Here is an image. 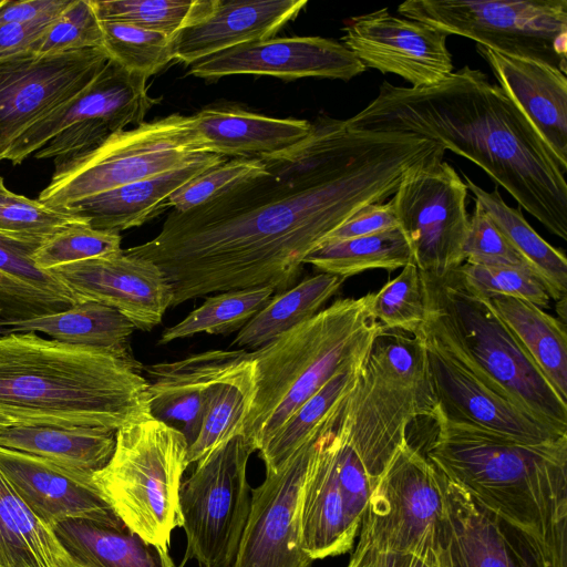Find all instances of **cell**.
Wrapping results in <instances>:
<instances>
[{
    "label": "cell",
    "instance_id": "2e32d148",
    "mask_svg": "<svg viewBox=\"0 0 567 567\" xmlns=\"http://www.w3.org/2000/svg\"><path fill=\"white\" fill-rule=\"evenodd\" d=\"M341 43L364 65L401 76L411 87L434 85L454 71L447 34L388 8L352 17Z\"/></svg>",
    "mask_w": 567,
    "mask_h": 567
},
{
    "label": "cell",
    "instance_id": "f35d334b",
    "mask_svg": "<svg viewBox=\"0 0 567 567\" xmlns=\"http://www.w3.org/2000/svg\"><path fill=\"white\" fill-rule=\"evenodd\" d=\"M275 293L269 286L236 289L209 296L182 321L166 328L158 344L198 333L229 334L240 330Z\"/></svg>",
    "mask_w": 567,
    "mask_h": 567
},
{
    "label": "cell",
    "instance_id": "f546056e",
    "mask_svg": "<svg viewBox=\"0 0 567 567\" xmlns=\"http://www.w3.org/2000/svg\"><path fill=\"white\" fill-rule=\"evenodd\" d=\"M134 329L116 309L92 300L48 316L0 321V334L41 332L55 341L105 350L127 360H134L130 347Z\"/></svg>",
    "mask_w": 567,
    "mask_h": 567
},
{
    "label": "cell",
    "instance_id": "603a6c76",
    "mask_svg": "<svg viewBox=\"0 0 567 567\" xmlns=\"http://www.w3.org/2000/svg\"><path fill=\"white\" fill-rule=\"evenodd\" d=\"M444 481L446 509L434 551L437 567H540L515 533L458 485Z\"/></svg>",
    "mask_w": 567,
    "mask_h": 567
},
{
    "label": "cell",
    "instance_id": "4fadbf2b",
    "mask_svg": "<svg viewBox=\"0 0 567 567\" xmlns=\"http://www.w3.org/2000/svg\"><path fill=\"white\" fill-rule=\"evenodd\" d=\"M441 151L408 171L391 199L422 276L445 279L463 262L468 189Z\"/></svg>",
    "mask_w": 567,
    "mask_h": 567
},
{
    "label": "cell",
    "instance_id": "b9f144b4",
    "mask_svg": "<svg viewBox=\"0 0 567 567\" xmlns=\"http://www.w3.org/2000/svg\"><path fill=\"white\" fill-rule=\"evenodd\" d=\"M401 269L380 290L369 293V311L383 330L415 336L426 313L423 280L413 260Z\"/></svg>",
    "mask_w": 567,
    "mask_h": 567
},
{
    "label": "cell",
    "instance_id": "484cf974",
    "mask_svg": "<svg viewBox=\"0 0 567 567\" xmlns=\"http://www.w3.org/2000/svg\"><path fill=\"white\" fill-rule=\"evenodd\" d=\"M498 86L524 113L558 158L567 164V76L547 63L477 45Z\"/></svg>",
    "mask_w": 567,
    "mask_h": 567
},
{
    "label": "cell",
    "instance_id": "3957f363",
    "mask_svg": "<svg viewBox=\"0 0 567 567\" xmlns=\"http://www.w3.org/2000/svg\"><path fill=\"white\" fill-rule=\"evenodd\" d=\"M427 460L497 517L540 567H567V435L523 443L443 419Z\"/></svg>",
    "mask_w": 567,
    "mask_h": 567
},
{
    "label": "cell",
    "instance_id": "44dd1931",
    "mask_svg": "<svg viewBox=\"0 0 567 567\" xmlns=\"http://www.w3.org/2000/svg\"><path fill=\"white\" fill-rule=\"evenodd\" d=\"M436 396L434 419L467 425L523 443L561 437L484 385L455 360L423 343Z\"/></svg>",
    "mask_w": 567,
    "mask_h": 567
},
{
    "label": "cell",
    "instance_id": "f907efd6",
    "mask_svg": "<svg viewBox=\"0 0 567 567\" xmlns=\"http://www.w3.org/2000/svg\"><path fill=\"white\" fill-rule=\"evenodd\" d=\"M37 248L0 236V271L78 302L54 275L34 265L31 255Z\"/></svg>",
    "mask_w": 567,
    "mask_h": 567
},
{
    "label": "cell",
    "instance_id": "681fc988",
    "mask_svg": "<svg viewBox=\"0 0 567 567\" xmlns=\"http://www.w3.org/2000/svg\"><path fill=\"white\" fill-rule=\"evenodd\" d=\"M73 300L43 290L0 271V321H17L56 313Z\"/></svg>",
    "mask_w": 567,
    "mask_h": 567
},
{
    "label": "cell",
    "instance_id": "7402d4cb",
    "mask_svg": "<svg viewBox=\"0 0 567 567\" xmlns=\"http://www.w3.org/2000/svg\"><path fill=\"white\" fill-rule=\"evenodd\" d=\"M341 404L316 441L300 494V545L312 560L349 551L362 523L352 509L337 472L333 426Z\"/></svg>",
    "mask_w": 567,
    "mask_h": 567
},
{
    "label": "cell",
    "instance_id": "6f0895ef",
    "mask_svg": "<svg viewBox=\"0 0 567 567\" xmlns=\"http://www.w3.org/2000/svg\"><path fill=\"white\" fill-rule=\"evenodd\" d=\"M7 0H0V8L6 3Z\"/></svg>",
    "mask_w": 567,
    "mask_h": 567
},
{
    "label": "cell",
    "instance_id": "e575fe53",
    "mask_svg": "<svg viewBox=\"0 0 567 567\" xmlns=\"http://www.w3.org/2000/svg\"><path fill=\"white\" fill-rule=\"evenodd\" d=\"M344 280L320 272L277 293L239 330L231 344L245 350L264 347L318 313Z\"/></svg>",
    "mask_w": 567,
    "mask_h": 567
},
{
    "label": "cell",
    "instance_id": "52a82bcc",
    "mask_svg": "<svg viewBox=\"0 0 567 567\" xmlns=\"http://www.w3.org/2000/svg\"><path fill=\"white\" fill-rule=\"evenodd\" d=\"M436 405L422 340L403 331L381 329L338 413V425L373 486L408 440L411 422L433 419Z\"/></svg>",
    "mask_w": 567,
    "mask_h": 567
},
{
    "label": "cell",
    "instance_id": "d6986e66",
    "mask_svg": "<svg viewBox=\"0 0 567 567\" xmlns=\"http://www.w3.org/2000/svg\"><path fill=\"white\" fill-rule=\"evenodd\" d=\"M364 65L341 43L321 37L269 38L240 44L190 65L200 79L233 74L271 75L282 80L328 78L349 81Z\"/></svg>",
    "mask_w": 567,
    "mask_h": 567
},
{
    "label": "cell",
    "instance_id": "1f68e13d",
    "mask_svg": "<svg viewBox=\"0 0 567 567\" xmlns=\"http://www.w3.org/2000/svg\"><path fill=\"white\" fill-rule=\"evenodd\" d=\"M488 300L555 391L567 401L565 322L525 300L512 297H494Z\"/></svg>",
    "mask_w": 567,
    "mask_h": 567
},
{
    "label": "cell",
    "instance_id": "d4e9b609",
    "mask_svg": "<svg viewBox=\"0 0 567 567\" xmlns=\"http://www.w3.org/2000/svg\"><path fill=\"white\" fill-rule=\"evenodd\" d=\"M305 6L307 0H216L208 16L173 37V60L192 65L227 49L269 39Z\"/></svg>",
    "mask_w": 567,
    "mask_h": 567
},
{
    "label": "cell",
    "instance_id": "60d3db41",
    "mask_svg": "<svg viewBox=\"0 0 567 567\" xmlns=\"http://www.w3.org/2000/svg\"><path fill=\"white\" fill-rule=\"evenodd\" d=\"M102 49L128 72L147 78L173 60L172 37L130 23L101 21Z\"/></svg>",
    "mask_w": 567,
    "mask_h": 567
},
{
    "label": "cell",
    "instance_id": "680465c9",
    "mask_svg": "<svg viewBox=\"0 0 567 567\" xmlns=\"http://www.w3.org/2000/svg\"><path fill=\"white\" fill-rule=\"evenodd\" d=\"M3 429H4V426L0 423V431L3 430Z\"/></svg>",
    "mask_w": 567,
    "mask_h": 567
},
{
    "label": "cell",
    "instance_id": "83f0119b",
    "mask_svg": "<svg viewBox=\"0 0 567 567\" xmlns=\"http://www.w3.org/2000/svg\"><path fill=\"white\" fill-rule=\"evenodd\" d=\"M192 116L206 151L223 156L271 155L293 146L312 128L306 120L275 118L240 109L205 107Z\"/></svg>",
    "mask_w": 567,
    "mask_h": 567
},
{
    "label": "cell",
    "instance_id": "8d00e7d4",
    "mask_svg": "<svg viewBox=\"0 0 567 567\" xmlns=\"http://www.w3.org/2000/svg\"><path fill=\"white\" fill-rule=\"evenodd\" d=\"M364 360L365 358L334 374L258 451L266 472H276L301 445L322 429L331 413L350 393Z\"/></svg>",
    "mask_w": 567,
    "mask_h": 567
},
{
    "label": "cell",
    "instance_id": "9f6ffc18",
    "mask_svg": "<svg viewBox=\"0 0 567 567\" xmlns=\"http://www.w3.org/2000/svg\"><path fill=\"white\" fill-rule=\"evenodd\" d=\"M375 548L362 532H359V542L348 567H375Z\"/></svg>",
    "mask_w": 567,
    "mask_h": 567
},
{
    "label": "cell",
    "instance_id": "7bdbcfd3",
    "mask_svg": "<svg viewBox=\"0 0 567 567\" xmlns=\"http://www.w3.org/2000/svg\"><path fill=\"white\" fill-rule=\"evenodd\" d=\"M79 224L86 225L64 209L9 190L0 176V236L39 247L55 233Z\"/></svg>",
    "mask_w": 567,
    "mask_h": 567
},
{
    "label": "cell",
    "instance_id": "836d02e7",
    "mask_svg": "<svg viewBox=\"0 0 567 567\" xmlns=\"http://www.w3.org/2000/svg\"><path fill=\"white\" fill-rule=\"evenodd\" d=\"M0 567H72L50 527L0 472Z\"/></svg>",
    "mask_w": 567,
    "mask_h": 567
},
{
    "label": "cell",
    "instance_id": "e0dca14e",
    "mask_svg": "<svg viewBox=\"0 0 567 567\" xmlns=\"http://www.w3.org/2000/svg\"><path fill=\"white\" fill-rule=\"evenodd\" d=\"M49 271L78 301L112 307L142 331L158 326L173 303L172 286L159 267L123 249Z\"/></svg>",
    "mask_w": 567,
    "mask_h": 567
},
{
    "label": "cell",
    "instance_id": "ac0fdd59",
    "mask_svg": "<svg viewBox=\"0 0 567 567\" xmlns=\"http://www.w3.org/2000/svg\"><path fill=\"white\" fill-rule=\"evenodd\" d=\"M147 79L109 60L86 87L22 133L4 152L2 161L21 164L53 136L74 124L101 121L115 133L130 125L143 124L154 104L147 93Z\"/></svg>",
    "mask_w": 567,
    "mask_h": 567
},
{
    "label": "cell",
    "instance_id": "9c48e42d",
    "mask_svg": "<svg viewBox=\"0 0 567 567\" xmlns=\"http://www.w3.org/2000/svg\"><path fill=\"white\" fill-rule=\"evenodd\" d=\"M206 153L192 115L144 122L90 151L55 159L38 200L64 209L85 197L183 167Z\"/></svg>",
    "mask_w": 567,
    "mask_h": 567
},
{
    "label": "cell",
    "instance_id": "30bf717a",
    "mask_svg": "<svg viewBox=\"0 0 567 567\" xmlns=\"http://www.w3.org/2000/svg\"><path fill=\"white\" fill-rule=\"evenodd\" d=\"M398 12L447 35L567 71L566 0H409Z\"/></svg>",
    "mask_w": 567,
    "mask_h": 567
},
{
    "label": "cell",
    "instance_id": "277c9868",
    "mask_svg": "<svg viewBox=\"0 0 567 567\" xmlns=\"http://www.w3.org/2000/svg\"><path fill=\"white\" fill-rule=\"evenodd\" d=\"M143 369L35 332L0 334V422L116 431L151 414Z\"/></svg>",
    "mask_w": 567,
    "mask_h": 567
},
{
    "label": "cell",
    "instance_id": "c3c4849f",
    "mask_svg": "<svg viewBox=\"0 0 567 567\" xmlns=\"http://www.w3.org/2000/svg\"><path fill=\"white\" fill-rule=\"evenodd\" d=\"M464 262L485 266H517L528 268L501 229L475 203L463 246ZM529 269V268H528Z\"/></svg>",
    "mask_w": 567,
    "mask_h": 567
},
{
    "label": "cell",
    "instance_id": "d6a6232c",
    "mask_svg": "<svg viewBox=\"0 0 567 567\" xmlns=\"http://www.w3.org/2000/svg\"><path fill=\"white\" fill-rule=\"evenodd\" d=\"M464 182L474 195V200L491 217L511 245L524 259L529 270L543 284L550 299L558 301L567 293V258L565 254L548 244L528 224L520 207L508 206L497 187L487 192L467 175Z\"/></svg>",
    "mask_w": 567,
    "mask_h": 567
},
{
    "label": "cell",
    "instance_id": "ba28073f",
    "mask_svg": "<svg viewBox=\"0 0 567 567\" xmlns=\"http://www.w3.org/2000/svg\"><path fill=\"white\" fill-rule=\"evenodd\" d=\"M188 443L177 429L147 414L115 432V449L93 481L122 523L168 549L181 526L179 489Z\"/></svg>",
    "mask_w": 567,
    "mask_h": 567
},
{
    "label": "cell",
    "instance_id": "74e56055",
    "mask_svg": "<svg viewBox=\"0 0 567 567\" xmlns=\"http://www.w3.org/2000/svg\"><path fill=\"white\" fill-rule=\"evenodd\" d=\"M410 261V245L401 229L395 228L368 236L324 240L305 258L303 264L347 279L372 269L393 271Z\"/></svg>",
    "mask_w": 567,
    "mask_h": 567
},
{
    "label": "cell",
    "instance_id": "6da1fadb",
    "mask_svg": "<svg viewBox=\"0 0 567 567\" xmlns=\"http://www.w3.org/2000/svg\"><path fill=\"white\" fill-rule=\"evenodd\" d=\"M444 148L415 134L350 127L320 116L293 146L259 156L266 172L186 212L124 250L155 264L172 307L261 286L279 293L305 258L360 208L393 195L404 174Z\"/></svg>",
    "mask_w": 567,
    "mask_h": 567
},
{
    "label": "cell",
    "instance_id": "ffe728a7",
    "mask_svg": "<svg viewBox=\"0 0 567 567\" xmlns=\"http://www.w3.org/2000/svg\"><path fill=\"white\" fill-rule=\"evenodd\" d=\"M0 472L30 511L50 528L69 518L126 527L91 473L4 447H0Z\"/></svg>",
    "mask_w": 567,
    "mask_h": 567
},
{
    "label": "cell",
    "instance_id": "db71d44e",
    "mask_svg": "<svg viewBox=\"0 0 567 567\" xmlns=\"http://www.w3.org/2000/svg\"><path fill=\"white\" fill-rule=\"evenodd\" d=\"M52 21L6 23L0 25V59L32 52Z\"/></svg>",
    "mask_w": 567,
    "mask_h": 567
},
{
    "label": "cell",
    "instance_id": "5bb4252c",
    "mask_svg": "<svg viewBox=\"0 0 567 567\" xmlns=\"http://www.w3.org/2000/svg\"><path fill=\"white\" fill-rule=\"evenodd\" d=\"M102 48L0 59V157L35 122L86 87L109 61Z\"/></svg>",
    "mask_w": 567,
    "mask_h": 567
},
{
    "label": "cell",
    "instance_id": "f1b7e54d",
    "mask_svg": "<svg viewBox=\"0 0 567 567\" xmlns=\"http://www.w3.org/2000/svg\"><path fill=\"white\" fill-rule=\"evenodd\" d=\"M72 567H176L168 549L127 527L69 518L51 527Z\"/></svg>",
    "mask_w": 567,
    "mask_h": 567
},
{
    "label": "cell",
    "instance_id": "f6af8a7d",
    "mask_svg": "<svg viewBox=\"0 0 567 567\" xmlns=\"http://www.w3.org/2000/svg\"><path fill=\"white\" fill-rule=\"evenodd\" d=\"M121 250L118 233L97 230L87 225L69 226L47 238L31 255L42 270L106 256Z\"/></svg>",
    "mask_w": 567,
    "mask_h": 567
},
{
    "label": "cell",
    "instance_id": "4316f807",
    "mask_svg": "<svg viewBox=\"0 0 567 567\" xmlns=\"http://www.w3.org/2000/svg\"><path fill=\"white\" fill-rule=\"evenodd\" d=\"M223 161V155L206 153L183 167L85 197L64 210L91 228L120 234L171 207L169 197L176 189Z\"/></svg>",
    "mask_w": 567,
    "mask_h": 567
},
{
    "label": "cell",
    "instance_id": "ab89813d",
    "mask_svg": "<svg viewBox=\"0 0 567 567\" xmlns=\"http://www.w3.org/2000/svg\"><path fill=\"white\" fill-rule=\"evenodd\" d=\"M100 21H117L174 37L213 10L216 0H91Z\"/></svg>",
    "mask_w": 567,
    "mask_h": 567
},
{
    "label": "cell",
    "instance_id": "816d5d0a",
    "mask_svg": "<svg viewBox=\"0 0 567 567\" xmlns=\"http://www.w3.org/2000/svg\"><path fill=\"white\" fill-rule=\"evenodd\" d=\"M399 228L392 202L369 204L342 223L326 240L368 236Z\"/></svg>",
    "mask_w": 567,
    "mask_h": 567
},
{
    "label": "cell",
    "instance_id": "ee69618b",
    "mask_svg": "<svg viewBox=\"0 0 567 567\" xmlns=\"http://www.w3.org/2000/svg\"><path fill=\"white\" fill-rule=\"evenodd\" d=\"M452 275L465 290L482 298L512 297L544 310L551 300L543 284L525 267L463 262Z\"/></svg>",
    "mask_w": 567,
    "mask_h": 567
},
{
    "label": "cell",
    "instance_id": "4dcf8cb0",
    "mask_svg": "<svg viewBox=\"0 0 567 567\" xmlns=\"http://www.w3.org/2000/svg\"><path fill=\"white\" fill-rule=\"evenodd\" d=\"M115 432L103 427L17 425L0 431V447L94 474L111 460Z\"/></svg>",
    "mask_w": 567,
    "mask_h": 567
},
{
    "label": "cell",
    "instance_id": "5b68a950",
    "mask_svg": "<svg viewBox=\"0 0 567 567\" xmlns=\"http://www.w3.org/2000/svg\"><path fill=\"white\" fill-rule=\"evenodd\" d=\"M422 280L426 313L415 336L539 423L567 434V401L524 351L489 300L465 290L452 274L445 279L422 276Z\"/></svg>",
    "mask_w": 567,
    "mask_h": 567
},
{
    "label": "cell",
    "instance_id": "91938a15",
    "mask_svg": "<svg viewBox=\"0 0 567 567\" xmlns=\"http://www.w3.org/2000/svg\"><path fill=\"white\" fill-rule=\"evenodd\" d=\"M1 161H2V159H1V157H0V162H1Z\"/></svg>",
    "mask_w": 567,
    "mask_h": 567
},
{
    "label": "cell",
    "instance_id": "bcb514c9",
    "mask_svg": "<svg viewBox=\"0 0 567 567\" xmlns=\"http://www.w3.org/2000/svg\"><path fill=\"white\" fill-rule=\"evenodd\" d=\"M266 172L261 157H235L216 164L185 183L169 197L173 210L186 212Z\"/></svg>",
    "mask_w": 567,
    "mask_h": 567
},
{
    "label": "cell",
    "instance_id": "7a4b0ae2",
    "mask_svg": "<svg viewBox=\"0 0 567 567\" xmlns=\"http://www.w3.org/2000/svg\"><path fill=\"white\" fill-rule=\"evenodd\" d=\"M346 122L357 130L426 137L470 159L567 240V164L481 70L465 65L422 87L383 82L377 96Z\"/></svg>",
    "mask_w": 567,
    "mask_h": 567
},
{
    "label": "cell",
    "instance_id": "7c38bea8",
    "mask_svg": "<svg viewBox=\"0 0 567 567\" xmlns=\"http://www.w3.org/2000/svg\"><path fill=\"white\" fill-rule=\"evenodd\" d=\"M445 509L443 475L406 440L378 478L360 532L378 551L434 557Z\"/></svg>",
    "mask_w": 567,
    "mask_h": 567
},
{
    "label": "cell",
    "instance_id": "8fae6325",
    "mask_svg": "<svg viewBox=\"0 0 567 567\" xmlns=\"http://www.w3.org/2000/svg\"><path fill=\"white\" fill-rule=\"evenodd\" d=\"M255 447L243 434L197 462L179 489L181 526L186 535L185 561L200 567H231L251 502L247 463Z\"/></svg>",
    "mask_w": 567,
    "mask_h": 567
},
{
    "label": "cell",
    "instance_id": "cb8c5ba5",
    "mask_svg": "<svg viewBox=\"0 0 567 567\" xmlns=\"http://www.w3.org/2000/svg\"><path fill=\"white\" fill-rule=\"evenodd\" d=\"M250 357L245 349L207 350L144 367L150 413L195 441L209 392Z\"/></svg>",
    "mask_w": 567,
    "mask_h": 567
},
{
    "label": "cell",
    "instance_id": "11a10c76",
    "mask_svg": "<svg viewBox=\"0 0 567 567\" xmlns=\"http://www.w3.org/2000/svg\"><path fill=\"white\" fill-rule=\"evenodd\" d=\"M375 567H437V565L433 556L419 557L408 554L382 553L377 550Z\"/></svg>",
    "mask_w": 567,
    "mask_h": 567
},
{
    "label": "cell",
    "instance_id": "d590c367",
    "mask_svg": "<svg viewBox=\"0 0 567 567\" xmlns=\"http://www.w3.org/2000/svg\"><path fill=\"white\" fill-rule=\"evenodd\" d=\"M254 395L255 363L250 352L246 361L212 388L199 432L188 446V465L197 463L223 443L243 434Z\"/></svg>",
    "mask_w": 567,
    "mask_h": 567
},
{
    "label": "cell",
    "instance_id": "f5cc1de1",
    "mask_svg": "<svg viewBox=\"0 0 567 567\" xmlns=\"http://www.w3.org/2000/svg\"><path fill=\"white\" fill-rule=\"evenodd\" d=\"M71 0H7L0 8V25L6 23H25L53 21L66 8Z\"/></svg>",
    "mask_w": 567,
    "mask_h": 567
},
{
    "label": "cell",
    "instance_id": "7dc6e473",
    "mask_svg": "<svg viewBox=\"0 0 567 567\" xmlns=\"http://www.w3.org/2000/svg\"><path fill=\"white\" fill-rule=\"evenodd\" d=\"M102 28L91 0H71L33 49L51 55L102 48Z\"/></svg>",
    "mask_w": 567,
    "mask_h": 567
},
{
    "label": "cell",
    "instance_id": "9a60e30c",
    "mask_svg": "<svg viewBox=\"0 0 567 567\" xmlns=\"http://www.w3.org/2000/svg\"><path fill=\"white\" fill-rule=\"evenodd\" d=\"M324 425L251 489L248 519L231 567H311L313 560L300 545L299 502Z\"/></svg>",
    "mask_w": 567,
    "mask_h": 567
},
{
    "label": "cell",
    "instance_id": "8992f818",
    "mask_svg": "<svg viewBox=\"0 0 567 567\" xmlns=\"http://www.w3.org/2000/svg\"><path fill=\"white\" fill-rule=\"evenodd\" d=\"M381 329L370 316L368 293L338 299L251 351L255 395L243 435L255 451L334 374L365 358Z\"/></svg>",
    "mask_w": 567,
    "mask_h": 567
}]
</instances>
